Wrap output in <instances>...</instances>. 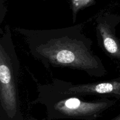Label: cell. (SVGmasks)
Here are the masks:
<instances>
[{"label":"cell","instance_id":"cell-8","mask_svg":"<svg viewBox=\"0 0 120 120\" xmlns=\"http://www.w3.org/2000/svg\"><path fill=\"white\" fill-rule=\"evenodd\" d=\"M28 120H38V119H37V118H34V116H30ZM48 120V118H46V119H45V120Z\"/></svg>","mask_w":120,"mask_h":120},{"label":"cell","instance_id":"cell-5","mask_svg":"<svg viewBox=\"0 0 120 120\" xmlns=\"http://www.w3.org/2000/svg\"><path fill=\"white\" fill-rule=\"evenodd\" d=\"M95 22L99 47L109 57L120 63V43L116 35L118 18L110 14H101L97 16Z\"/></svg>","mask_w":120,"mask_h":120},{"label":"cell","instance_id":"cell-6","mask_svg":"<svg viewBox=\"0 0 120 120\" xmlns=\"http://www.w3.org/2000/svg\"><path fill=\"white\" fill-rule=\"evenodd\" d=\"M95 0H71L73 21L76 20V15L81 9L93 4Z\"/></svg>","mask_w":120,"mask_h":120},{"label":"cell","instance_id":"cell-7","mask_svg":"<svg viewBox=\"0 0 120 120\" xmlns=\"http://www.w3.org/2000/svg\"><path fill=\"white\" fill-rule=\"evenodd\" d=\"M1 4H0V11L1 12H5V7L4 6L3 4H2V0H1Z\"/></svg>","mask_w":120,"mask_h":120},{"label":"cell","instance_id":"cell-2","mask_svg":"<svg viewBox=\"0 0 120 120\" xmlns=\"http://www.w3.org/2000/svg\"><path fill=\"white\" fill-rule=\"evenodd\" d=\"M38 92L37 98L32 103L45 107L49 120H96L116 102L107 98L89 100L83 96L60 92L50 88L48 84L39 85Z\"/></svg>","mask_w":120,"mask_h":120},{"label":"cell","instance_id":"cell-4","mask_svg":"<svg viewBox=\"0 0 120 120\" xmlns=\"http://www.w3.org/2000/svg\"><path fill=\"white\" fill-rule=\"evenodd\" d=\"M48 84L52 89L65 94L83 96L120 98V78L79 84L55 78Z\"/></svg>","mask_w":120,"mask_h":120},{"label":"cell","instance_id":"cell-9","mask_svg":"<svg viewBox=\"0 0 120 120\" xmlns=\"http://www.w3.org/2000/svg\"><path fill=\"white\" fill-rule=\"evenodd\" d=\"M110 120H120V115H117V116H116V117L113 118H112Z\"/></svg>","mask_w":120,"mask_h":120},{"label":"cell","instance_id":"cell-3","mask_svg":"<svg viewBox=\"0 0 120 120\" xmlns=\"http://www.w3.org/2000/svg\"><path fill=\"white\" fill-rule=\"evenodd\" d=\"M0 34V120H25L19 96L20 62L9 26Z\"/></svg>","mask_w":120,"mask_h":120},{"label":"cell","instance_id":"cell-1","mask_svg":"<svg viewBox=\"0 0 120 120\" xmlns=\"http://www.w3.org/2000/svg\"><path fill=\"white\" fill-rule=\"evenodd\" d=\"M82 25L51 29L15 28L25 39L32 56L46 68H68L100 78L107 70L91 49L93 42L82 31Z\"/></svg>","mask_w":120,"mask_h":120}]
</instances>
